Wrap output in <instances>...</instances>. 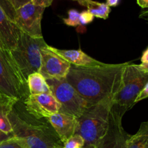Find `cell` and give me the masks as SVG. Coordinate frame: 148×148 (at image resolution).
I'll use <instances>...</instances> for the list:
<instances>
[{"label":"cell","mask_w":148,"mask_h":148,"mask_svg":"<svg viewBox=\"0 0 148 148\" xmlns=\"http://www.w3.org/2000/svg\"><path fill=\"white\" fill-rule=\"evenodd\" d=\"M129 62L82 67L72 65L66 79L89 104L111 100L121 85L123 70Z\"/></svg>","instance_id":"cell-1"},{"label":"cell","mask_w":148,"mask_h":148,"mask_svg":"<svg viewBox=\"0 0 148 148\" xmlns=\"http://www.w3.org/2000/svg\"><path fill=\"white\" fill-rule=\"evenodd\" d=\"M13 136L26 148H61L62 143L50 124L33 121L30 115L21 114L17 104L9 116Z\"/></svg>","instance_id":"cell-2"},{"label":"cell","mask_w":148,"mask_h":148,"mask_svg":"<svg viewBox=\"0 0 148 148\" xmlns=\"http://www.w3.org/2000/svg\"><path fill=\"white\" fill-rule=\"evenodd\" d=\"M111 100L103 101L88 106L78 117L75 134H79L85 142V145L95 146L108 130L110 124Z\"/></svg>","instance_id":"cell-3"},{"label":"cell","mask_w":148,"mask_h":148,"mask_svg":"<svg viewBox=\"0 0 148 148\" xmlns=\"http://www.w3.org/2000/svg\"><path fill=\"white\" fill-rule=\"evenodd\" d=\"M148 82V73L129 63L123 70L120 88L112 99L111 111L123 117L135 105V101Z\"/></svg>","instance_id":"cell-4"},{"label":"cell","mask_w":148,"mask_h":148,"mask_svg":"<svg viewBox=\"0 0 148 148\" xmlns=\"http://www.w3.org/2000/svg\"><path fill=\"white\" fill-rule=\"evenodd\" d=\"M47 46L43 37L33 38L20 31L15 48L8 51L25 81L30 74L39 72L41 63L40 51Z\"/></svg>","instance_id":"cell-5"},{"label":"cell","mask_w":148,"mask_h":148,"mask_svg":"<svg viewBox=\"0 0 148 148\" xmlns=\"http://www.w3.org/2000/svg\"><path fill=\"white\" fill-rule=\"evenodd\" d=\"M0 94L24 101L29 95L27 82L6 49L0 48Z\"/></svg>","instance_id":"cell-6"},{"label":"cell","mask_w":148,"mask_h":148,"mask_svg":"<svg viewBox=\"0 0 148 148\" xmlns=\"http://www.w3.org/2000/svg\"><path fill=\"white\" fill-rule=\"evenodd\" d=\"M46 80L50 88L51 93L61 105L59 112L73 116L77 119L90 106L66 81V78H51Z\"/></svg>","instance_id":"cell-7"},{"label":"cell","mask_w":148,"mask_h":148,"mask_svg":"<svg viewBox=\"0 0 148 148\" xmlns=\"http://www.w3.org/2000/svg\"><path fill=\"white\" fill-rule=\"evenodd\" d=\"M44 7L27 3L15 10L14 25L23 33L33 38L43 37L41 20Z\"/></svg>","instance_id":"cell-8"},{"label":"cell","mask_w":148,"mask_h":148,"mask_svg":"<svg viewBox=\"0 0 148 148\" xmlns=\"http://www.w3.org/2000/svg\"><path fill=\"white\" fill-rule=\"evenodd\" d=\"M23 103L27 114L38 120L48 119L61 109V105L51 93L29 95Z\"/></svg>","instance_id":"cell-9"},{"label":"cell","mask_w":148,"mask_h":148,"mask_svg":"<svg viewBox=\"0 0 148 148\" xmlns=\"http://www.w3.org/2000/svg\"><path fill=\"white\" fill-rule=\"evenodd\" d=\"M41 63L39 73L45 79L66 78L72 65L52 51L48 45L41 49Z\"/></svg>","instance_id":"cell-10"},{"label":"cell","mask_w":148,"mask_h":148,"mask_svg":"<svg viewBox=\"0 0 148 148\" xmlns=\"http://www.w3.org/2000/svg\"><path fill=\"white\" fill-rule=\"evenodd\" d=\"M122 116L114 111L110 112V124L103 138L95 145V148H126L131 137L122 127Z\"/></svg>","instance_id":"cell-11"},{"label":"cell","mask_w":148,"mask_h":148,"mask_svg":"<svg viewBox=\"0 0 148 148\" xmlns=\"http://www.w3.org/2000/svg\"><path fill=\"white\" fill-rule=\"evenodd\" d=\"M63 144L75 134L77 119L73 116L58 112L46 119Z\"/></svg>","instance_id":"cell-12"},{"label":"cell","mask_w":148,"mask_h":148,"mask_svg":"<svg viewBox=\"0 0 148 148\" xmlns=\"http://www.w3.org/2000/svg\"><path fill=\"white\" fill-rule=\"evenodd\" d=\"M49 46L52 51L56 53L60 57L73 66L89 67V66H101L106 64L91 57L90 56L82 51L80 48L77 50H65V49H56L50 46Z\"/></svg>","instance_id":"cell-13"},{"label":"cell","mask_w":148,"mask_h":148,"mask_svg":"<svg viewBox=\"0 0 148 148\" xmlns=\"http://www.w3.org/2000/svg\"><path fill=\"white\" fill-rule=\"evenodd\" d=\"M20 31L0 6V38L4 49L11 51L15 48Z\"/></svg>","instance_id":"cell-14"},{"label":"cell","mask_w":148,"mask_h":148,"mask_svg":"<svg viewBox=\"0 0 148 148\" xmlns=\"http://www.w3.org/2000/svg\"><path fill=\"white\" fill-rule=\"evenodd\" d=\"M18 101L17 98L0 94V130L10 136L13 133L9 116Z\"/></svg>","instance_id":"cell-15"},{"label":"cell","mask_w":148,"mask_h":148,"mask_svg":"<svg viewBox=\"0 0 148 148\" xmlns=\"http://www.w3.org/2000/svg\"><path fill=\"white\" fill-rule=\"evenodd\" d=\"M27 85L29 95L51 93L50 88L44 77L39 72L32 73L27 77Z\"/></svg>","instance_id":"cell-16"},{"label":"cell","mask_w":148,"mask_h":148,"mask_svg":"<svg viewBox=\"0 0 148 148\" xmlns=\"http://www.w3.org/2000/svg\"><path fill=\"white\" fill-rule=\"evenodd\" d=\"M126 148H148V121L143 122L134 135H131Z\"/></svg>","instance_id":"cell-17"},{"label":"cell","mask_w":148,"mask_h":148,"mask_svg":"<svg viewBox=\"0 0 148 148\" xmlns=\"http://www.w3.org/2000/svg\"><path fill=\"white\" fill-rule=\"evenodd\" d=\"M85 7L88 8V11L93 15L94 17L106 20L108 18L111 10L106 3H101L93 0H88Z\"/></svg>","instance_id":"cell-18"},{"label":"cell","mask_w":148,"mask_h":148,"mask_svg":"<svg viewBox=\"0 0 148 148\" xmlns=\"http://www.w3.org/2000/svg\"><path fill=\"white\" fill-rule=\"evenodd\" d=\"M85 145L84 139L79 134H75L62 144L61 148H83Z\"/></svg>","instance_id":"cell-19"},{"label":"cell","mask_w":148,"mask_h":148,"mask_svg":"<svg viewBox=\"0 0 148 148\" xmlns=\"http://www.w3.org/2000/svg\"><path fill=\"white\" fill-rule=\"evenodd\" d=\"M79 12L76 10H69L68 11V17L66 18H63L64 23L68 26L77 27L80 25L79 23Z\"/></svg>","instance_id":"cell-20"},{"label":"cell","mask_w":148,"mask_h":148,"mask_svg":"<svg viewBox=\"0 0 148 148\" xmlns=\"http://www.w3.org/2000/svg\"><path fill=\"white\" fill-rule=\"evenodd\" d=\"M0 148H26L21 140L15 137H11L0 143Z\"/></svg>","instance_id":"cell-21"},{"label":"cell","mask_w":148,"mask_h":148,"mask_svg":"<svg viewBox=\"0 0 148 148\" xmlns=\"http://www.w3.org/2000/svg\"><path fill=\"white\" fill-rule=\"evenodd\" d=\"M0 6L4 12L6 13L8 18L11 20L12 23L14 22V17H15V9L14 8L12 4L8 1V0H0Z\"/></svg>","instance_id":"cell-22"},{"label":"cell","mask_w":148,"mask_h":148,"mask_svg":"<svg viewBox=\"0 0 148 148\" xmlns=\"http://www.w3.org/2000/svg\"><path fill=\"white\" fill-rule=\"evenodd\" d=\"M94 17L90 12L88 10L86 11H82V12L79 13V23L80 25H86L89 23H92L93 21Z\"/></svg>","instance_id":"cell-23"},{"label":"cell","mask_w":148,"mask_h":148,"mask_svg":"<svg viewBox=\"0 0 148 148\" xmlns=\"http://www.w3.org/2000/svg\"><path fill=\"white\" fill-rule=\"evenodd\" d=\"M146 98H148V82L145 85V86L144 87V88L142 90L141 92H140L138 96H137V99L135 101V104L137 103L140 102V101H143V100L146 99Z\"/></svg>","instance_id":"cell-24"},{"label":"cell","mask_w":148,"mask_h":148,"mask_svg":"<svg viewBox=\"0 0 148 148\" xmlns=\"http://www.w3.org/2000/svg\"><path fill=\"white\" fill-rule=\"evenodd\" d=\"M53 1V0H31V2L35 5L46 8L51 5Z\"/></svg>","instance_id":"cell-25"},{"label":"cell","mask_w":148,"mask_h":148,"mask_svg":"<svg viewBox=\"0 0 148 148\" xmlns=\"http://www.w3.org/2000/svg\"><path fill=\"white\" fill-rule=\"evenodd\" d=\"M30 2H31V0H12V4L15 10L17 9L20 8L22 6Z\"/></svg>","instance_id":"cell-26"},{"label":"cell","mask_w":148,"mask_h":148,"mask_svg":"<svg viewBox=\"0 0 148 148\" xmlns=\"http://www.w3.org/2000/svg\"><path fill=\"white\" fill-rule=\"evenodd\" d=\"M142 64L148 63V47L143 51L141 57Z\"/></svg>","instance_id":"cell-27"},{"label":"cell","mask_w":148,"mask_h":148,"mask_svg":"<svg viewBox=\"0 0 148 148\" xmlns=\"http://www.w3.org/2000/svg\"><path fill=\"white\" fill-rule=\"evenodd\" d=\"M137 2L142 9H148V0H137Z\"/></svg>","instance_id":"cell-28"},{"label":"cell","mask_w":148,"mask_h":148,"mask_svg":"<svg viewBox=\"0 0 148 148\" xmlns=\"http://www.w3.org/2000/svg\"><path fill=\"white\" fill-rule=\"evenodd\" d=\"M135 66L138 68L140 70L143 71V72H147L148 73V63L146 64H135Z\"/></svg>","instance_id":"cell-29"},{"label":"cell","mask_w":148,"mask_h":148,"mask_svg":"<svg viewBox=\"0 0 148 148\" xmlns=\"http://www.w3.org/2000/svg\"><path fill=\"white\" fill-rule=\"evenodd\" d=\"M120 0H106V4L108 6V7H116L119 4Z\"/></svg>","instance_id":"cell-30"},{"label":"cell","mask_w":148,"mask_h":148,"mask_svg":"<svg viewBox=\"0 0 148 148\" xmlns=\"http://www.w3.org/2000/svg\"><path fill=\"white\" fill-rule=\"evenodd\" d=\"M13 137V136L8 135V134H5V133H4L3 132H1V130H0V143H1V141H3V140H7V139L10 138V137Z\"/></svg>","instance_id":"cell-31"},{"label":"cell","mask_w":148,"mask_h":148,"mask_svg":"<svg viewBox=\"0 0 148 148\" xmlns=\"http://www.w3.org/2000/svg\"><path fill=\"white\" fill-rule=\"evenodd\" d=\"M146 16H148V9H143L140 13V18L143 19Z\"/></svg>","instance_id":"cell-32"},{"label":"cell","mask_w":148,"mask_h":148,"mask_svg":"<svg viewBox=\"0 0 148 148\" xmlns=\"http://www.w3.org/2000/svg\"><path fill=\"white\" fill-rule=\"evenodd\" d=\"M72 1H77L78 3H79L80 5L83 6V7H85V3H86V1H88V0H72Z\"/></svg>","instance_id":"cell-33"},{"label":"cell","mask_w":148,"mask_h":148,"mask_svg":"<svg viewBox=\"0 0 148 148\" xmlns=\"http://www.w3.org/2000/svg\"><path fill=\"white\" fill-rule=\"evenodd\" d=\"M83 148H95V146L94 145H85Z\"/></svg>","instance_id":"cell-34"},{"label":"cell","mask_w":148,"mask_h":148,"mask_svg":"<svg viewBox=\"0 0 148 148\" xmlns=\"http://www.w3.org/2000/svg\"><path fill=\"white\" fill-rule=\"evenodd\" d=\"M0 48H2V49H4V46H3L2 42H1V38H0Z\"/></svg>","instance_id":"cell-35"},{"label":"cell","mask_w":148,"mask_h":148,"mask_svg":"<svg viewBox=\"0 0 148 148\" xmlns=\"http://www.w3.org/2000/svg\"><path fill=\"white\" fill-rule=\"evenodd\" d=\"M143 19H144V20H145L147 22V23H148V16H146V17H143Z\"/></svg>","instance_id":"cell-36"},{"label":"cell","mask_w":148,"mask_h":148,"mask_svg":"<svg viewBox=\"0 0 148 148\" xmlns=\"http://www.w3.org/2000/svg\"><path fill=\"white\" fill-rule=\"evenodd\" d=\"M8 1H10V3H11V4H12V0H8Z\"/></svg>","instance_id":"cell-37"}]
</instances>
